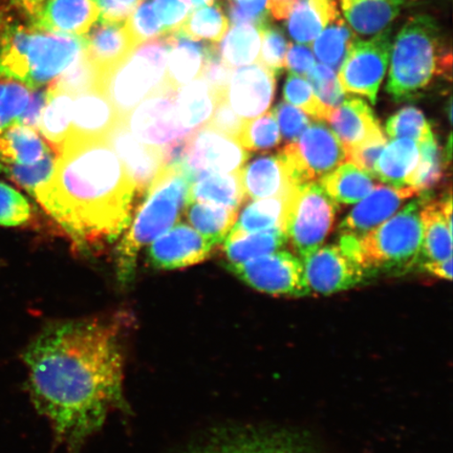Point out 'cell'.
Segmentation results:
<instances>
[{"label": "cell", "mask_w": 453, "mask_h": 453, "mask_svg": "<svg viewBox=\"0 0 453 453\" xmlns=\"http://www.w3.org/2000/svg\"><path fill=\"white\" fill-rule=\"evenodd\" d=\"M164 35L177 33L191 12L190 0H152Z\"/></svg>", "instance_id": "cell-53"}, {"label": "cell", "mask_w": 453, "mask_h": 453, "mask_svg": "<svg viewBox=\"0 0 453 453\" xmlns=\"http://www.w3.org/2000/svg\"><path fill=\"white\" fill-rule=\"evenodd\" d=\"M115 107L104 90L95 88L73 100V118L67 138L105 139L120 122Z\"/></svg>", "instance_id": "cell-23"}, {"label": "cell", "mask_w": 453, "mask_h": 453, "mask_svg": "<svg viewBox=\"0 0 453 453\" xmlns=\"http://www.w3.org/2000/svg\"><path fill=\"white\" fill-rule=\"evenodd\" d=\"M290 195L262 198V200H255L249 203L243 209L237 223L232 226L228 235L257 234V232L274 229L283 230L288 200Z\"/></svg>", "instance_id": "cell-34"}, {"label": "cell", "mask_w": 453, "mask_h": 453, "mask_svg": "<svg viewBox=\"0 0 453 453\" xmlns=\"http://www.w3.org/2000/svg\"><path fill=\"white\" fill-rule=\"evenodd\" d=\"M184 164H169L151 183L127 234L118 247V277L122 283L133 280L141 248L154 242L182 217L188 205L189 189L194 182Z\"/></svg>", "instance_id": "cell-5"}, {"label": "cell", "mask_w": 453, "mask_h": 453, "mask_svg": "<svg viewBox=\"0 0 453 453\" xmlns=\"http://www.w3.org/2000/svg\"><path fill=\"white\" fill-rule=\"evenodd\" d=\"M315 65L314 54L307 45L288 44L285 59V67L288 72L305 76Z\"/></svg>", "instance_id": "cell-58"}, {"label": "cell", "mask_w": 453, "mask_h": 453, "mask_svg": "<svg viewBox=\"0 0 453 453\" xmlns=\"http://www.w3.org/2000/svg\"><path fill=\"white\" fill-rule=\"evenodd\" d=\"M229 17L222 5L213 4L195 9L179 31L196 42L219 43L229 30Z\"/></svg>", "instance_id": "cell-40"}, {"label": "cell", "mask_w": 453, "mask_h": 453, "mask_svg": "<svg viewBox=\"0 0 453 453\" xmlns=\"http://www.w3.org/2000/svg\"><path fill=\"white\" fill-rule=\"evenodd\" d=\"M421 269L428 272L429 274L440 277V279L451 280L452 279V258L438 264L425 265Z\"/></svg>", "instance_id": "cell-62"}, {"label": "cell", "mask_w": 453, "mask_h": 453, "mask_svg": "<svg viewBox=\"0 0 453 453\" xmlns=\"http://www.w3.org/2000/svg\"><path fill=\"white\" fill-rule=\"evenodd\" d=\"M132 326L126 311L56 321L22 354L33 403L69 453L77 452L111 411L127 410L124 344Z\"/></svg>", "instance_id": "cell-1"}, {"label": "cell", "mask_w": 453, "mask_h": 453, "mask_svg": "<svg viewBox=\"0 0 453 453\" xmlns=\"http://www.w3.org/2000/svg\"><path fill=\"white\" fill-rule=\"evenodd\" d=\"M191 7L194 9L205 7L215 3V0H190Z\"/></svg>", "instance_id": "cell-64"}, {"label": "cell", "mask_w": 453, "mask_h": 453, "mask_svg": "<svg viewBox=\"0 0 453 453\" xmlns=\"http://www.w3.org/2000/svg\"><path fill=\"white\" fill-rule=\"evenodd\" d=\"M32 196L79 247L93 248L127 228L137 192L105 139L66 138L52 177Z\"/></svg>", "instance_id": "cell-2"}, {"label": "cell", "mask_w": 453, "mask_h": 453, "mask_svg": "<svg viewBox=\"0 0 453 453\" xmlns=\"http://www.w3.org/2000/svg\"><path fill=\"white\" fill-rule=\"evenodd\" d=\"M389 59L387 90L398 102L451 73L449 44L439 22L429 15L413 16L406 22L395 39Z\"/></svg>", "instance_id": "cell-4"}, {"label": "cell", "mask_w": 453, "mask_h": 453, "mask_svg": "<svg viewBox=\"0 0 453 453\" xmlns=\"http://www.w3.org/2000/svg\"><path fill=\"white\" fill-rule=\"evenodd\" d=\"M143 0H97L99 19L106 21H124Z\"/></svg>", "instance_id": "cell-59"}, {"label": "cell", "mask_w": 453, "mask_h": 453, "mask_svg": "<svg viewBox=\"0 0 453 453\" xmlns=\"http://www.w3.org/2000/svg\"><path fill=\"white\" fill-rule=\"evenodd\" d=\"M272 112L279 124L280 134L290 143L296 142L310 127V118L302 110L287 102H280Z\"/></svg>", "instance_id": "cell-54"}, {"label": "cell", "mask_w": 453, "mask_h": 453, "mask_svg": "<svg viewBox=\"0 0 453 453\" xmlns=\"http://www.w3.org/2000/svg\"><path fill=\"white\" fill-rule=\"evenodd\" d=\"M418 146L420 157H418V166L407 182V186H411L423 194L440 183L443 178L445 161L441 158L434 134H429L426 139L418 143Z\"/></svg>", "instance_id": "cell-41"}, {"label": "cell", "mask_w": 453, "mask_h": 453, "mask_svg": "<svg viewBox=\"0 0 453 453\" xmlns=\"http://www.w3.org/2000/svg\"><path fill=\"white\" fill-rule=\"evenodd\" d=\"M170 36L139 45L122 64L102 79L100 87L124 122L142 101L168 88L165 84Z\"/></svg>", "instance_id": "cell-7"}, {"label": "cell", "mask_w": 453, "mask_h": 453, "mask_svg": "<svg viewBox=\"0 0 453 453\" xmlns=\"http://www.w3.org/2000/svg\"><path fill=\"white\" fill-rule=\"evenodd\" d=\"M280 152L297 185L319 180L348 160L342 142L322 121L310 124Z\"/></svg>", "instance_id": "cell-9"}, {"label": "cell", "mask_w": 453, "mask_h": 453, "mask_svg": "<svg viewBox=\"0 0 453 453\" xmlns=\"http://www.w3.org/2000/svg\"><path fill=\"white\" fill-rule=\"evenodd\" d=\"M45 2L47 0H9V9L14 10L28 22L41 13Z\"/></svg>", "instance_id": "cell-60"}, {"label": "cell", "mask_w": 453, "mask_h": 453, "mask_svg": "<svg viewBox=\"0 0 453 453\" xmlns=\"http://www.w3.org/2000/svg\"><path fill=\"white\" fill-rule=\"evenodd\" d=\"M287 243V235L281 229L236 236L226 235L223 247L226 260H228L226 265L245 263L280 251Z\"/></svg>", "instance_id": "cell-35"}, {"label": "cell", "mask_w": 453, "mask_h": 453, "mask_svg": "<svg viewBox=\"0 0 453 453\" xmlns=\"http://www.w3.org/2000/svg\"><path fill=\"white\" fill-rule=\"evenodd\" d=\"M50 150L35 128L16 122L0 134V170L13 165H33Z\"/></svg>", "instance_id": "cell-28"}, {"label": "cell", "mask_w": 453, "mask_h": 453, "mask_svg": "<svg viewBox=\"0 0 453 453\" xmlns=\"http://www.w3.org/2000/svg\"><path fill=\"white\" fill-rule=\"evenodd\" d=\"M9 19V8L0 7V36L4 30L5 21Z\"/></svg>", "instance_id": "cell-63"}, {"label": "cell", "mask_w": 453, "mask_h": 453, "mask_svg": "<svg viewBox=\"0 0 453 453\" xmlns=\"http://www.w3.org/2000/svg\"><path fill=\"white\" fill-rule=\"evenodd\" d=\"M281 134L273 112L246 120L237 142L248 151L267 150L280 143Z\"/></svg>", "instance_id": "cell-43"}, {"label": "cell", "mask_w": 453, "mask_h": 453, "mask_svg": "<svg viewBox=\"0 0 453 453\" xmlns=\"http://www.w3.org/2000/svg\"><path fill=\"white\" fill-rule=\"evenodd\" d=\"M83 50L82 36L37 30L9 16L0 36V77L31 89L47 88Z\"/></svg>", "instance_id": "cell-3"}, {"label": "cell", "mask_w": 453, "mask_h": 453, "mask_svg": "<svg viewBox=\"0 0 453 453\" xmlns=\"http://www.w3.org/2000/svg\"><path fill=\"white\" fill-rule=\"evenodd\" d=\"M234 69L220 57L218 43L209 42L205 65L201 78L203 79L218 96H225Z\"/></svg>", "instance_id": "cell-52"}, {"label": "cell", "mask_w": 453, "mask_h": 453, "mask_svg": "<svg viewBox=\"0 0 453 453\" xmlns=\"http://www.w3.org/2000/svg\"><path fill=\"white\" fill-rule=\"evenodd\" d=\"M222 97L201 77L180 88L174 100L180 124L190 132L206 126Z\"/></svg>", "instance_id": "cell-31"}, {"label": "cell", "mask_w": 453, "mask_h": 453, "mask_svg": "<svg viewBox=\"0 0 453 453\" xmlns=\"http://www.w3.org/2000/svg\"><path fill=\"white\" fill-rule=\"evenodd\" d=\"M246 200L241 170L231 173H203L192 182L188 203L192 202L236 209Z\"/></svg>", "instance_id": "cell-30"}, {"label": "cell", "mask_w": 453, "mask_h": 453, "mask_svg": "<svg viewBox=\"0 0 453 453\" xmlns=\"http://www.w3.org/2000/svg\"><path fill=\"white\" fill-rule=\"evenodd\" d=\"M320 184L334 201L355 203L370 195L376 183L353 163H343L320 179Z\"/></svg>", "instance_id": "cell-36"}, {"label": "cell", "mask_w": 453, "mask_h": 453, "mask_svg": "<svg viewBox=\"0 0 453 453\" xmlns=\"http://www.w3.org/2000/svg\"><path fill=\"white\" fill-rule=\"evenodd\" d=\"M32 218L33 208L27 197L0 180V226H24Z\"/></svg>", "instance_id": "cell-51"}, {"label": "cell", "mask_w": 453, "mask_h": 453, "mask_svg": "<svg viewBox=\"0 0 453 453\" xmlns=\"http://www.w3.org/2000/svg\"><path fill=\"white\" fill-rule=\"evenodd\" d=\"M184 212L187 219L198 234L212 242L214 246L224 242L237 219L236 209L206 203H189Z\"/></svg>", "instance_id": "cell-37"}, {"label": "cell", "mask_w": 453, "mask_h": 453, "mask_svg": "<svg viewBox=\"0 0 453 453\" xmlns=\"http://www.w3.org/2000/svg\"><path fill=\"white\" fill-rule=\"evenodd\" d=\"M387 143L384 134H378L365 143L348 150V160L372 179H376V164Z\"/></svg>", "instance_id": "cell-55"}, {"label": "cell", "mask_w": 453, "mask_h": 453, "mask_svg": "<svg viewBox=\"0 0 453 453\" xmlns=\"http://www.w3.org/2000/svg\"><path fill=\"white\" fill-rule=\"evenodd\" d=\"M52 84L75 98L77 95L87 90L99 88L100 77L83 50L77 59Z\"/></svg>", "instance_id": "cell-45"}, {"label": "cell", "mask_w": 453, "mask_h": 453, "mask_svg": "<svg viewBox=\"0 0 453 453\" xmlns=\"http://www.w3.org/2000/svg\"><path fill=\"white\" fill-rule=\"evenodd\" d=\"M337 211V203L317 180L300 184L292 191L283 231L300 259L321 247L333 229Z\"/></svg>", "instance_id": "cell-8"}, {"label": "cell", "mask_w": 453, "mask_h": 453, "mask_svg": "<svg viewBox=\"0 0 453 453\" xmlns=\"http://www.w3.org/2000/svg\"><path fill=\"white\" fill-rule=\"evenodd\" d=\"M56 158L54 152L50 150L41 161L33 165H13L4 167L0 172L9 175L14 183L32 195L39 187L48 182L52 177Z\"/></svg>", "instance_id": "cell-48"}, {"label": "cell", "mask_w": 453, "mask_h": 453, "mask_svg": "<svg viewBox=\"0 0 453 453\" xmlns=\"http://www.w3.org/2000/svg\"><path fill=\"white\" fill-rule=\"evenodd\" d=\"M420 152L415 141L393 139L384 147L376 164V179L395 188L407 186L415 172Z\"/></svg>", "instance_id": "cell-32"}, {"label": "cell", "mask_w": 453, "mask_h": 453, "mask_svg": "<svg viewBox=\"0 0 453 453\" xmlns=\"http://www.w3.org/2000/svg\"><path fill=\"white\" fill-rule=\"evenodd\" d=\"M356 35L342 15L328 22L313 42V52L322 65L339 71Z\"/></svg>", "instance_id": "cell-39"}, {"label": "cell", "mask_w": 453, "mask_h": 453, "mask_svg": "<svg viewBox=\"0 0 453 453\" xmlns=\"http://www.w3.org/2000/svg\"><path fill=\"white\" fill-rule=\"evenodd\" d=\"M249 157L250 154L239 142L203 126L190 134L184 165L196 179L203 173L240 172Z\"/></svg>", "instance_id": "cell-14"}, {"label": "cell", "mask_w": 453, "mask_h": 453, "mask_svg": "<svg viewBox=\"0 0 453 453\" xmlns=\"http://www.w3.org/2000/svg\"><path fill=\"white\" fill-rule=\"evenodd\" d=\"M214 247L196 230L180 223L152 243L147 257L154 268L182 269L206 260Z\"/></svg>", "instance_id": "cell-18"}, {"label": "cell", "mask_w": 453, "mask_h": 453, "mask_svg": "<svg viewBox=\"0 0 453 453\" xmlns=\"http://www.w3.org/2000/svg\"><path fill=\"white\" fill-rule=\"evenodd\" d=\"M326 121L345 150L383 134L370 105L359 98L344 99L331 111Z\"/></svg>", "instance_id": "cell-25"}, {"label": "cell", "mask_w": 453, "mask_h": 453, "mask_svg": "<svg viewBox=\"0 0 453 453\" xmlns=\"http://www.w3.org/2000/svg\"><path fill=\"white\" fill-rule=\"evenodd\" d=\"M423 242L418 267L452 258L451 195L440 201L424 203L421 208Z\"/></svg>", "instance_id": "cell-22"}, {"label": "cell", "mask_w": 453, "mask_h": 453, "mask_svg": "<svg viewBox=\"0 0 453 453\" xmlns=\"http://www.w3.org/2000/svg\"><path fill=\"white\" fill-rule=\"evenodd\" d=\"M259 27L262 33V44H260L258 62L275 76H279L285 69L286 54L290 43L288 42L280 28L272 25L270 21Z\"/></svg>", "instance_id": "cell-47"}, {"label": "cell", "mask_w": 453, "mask_h": 453, "mask_svg": "<svg viewBox=\"0 0 453 453\" xmlns=\"http://www.w3.org/2000/svg\"><path fill=\"white\" fill-rule=\"evenodd\" d=\"M82 37L84 53L97 71L100 82L138 48L126 20L106 21L99 19Z\"/></svg>", "instance_id": "cell-19"}, {"label": "cell", "mask_w": 453, "mask_h": 453, "mask_svg": "<svg viewBox=\"0 0 453 453\" xmlns=\"http://www.w3.org/2000/svg\"><path fill=\"white\" fill-rule=\"evenodd\" d=\"M317 98L332 111L345 99L335 71L325 65H315L305 75Z\"/></svg>", "instance_id": "cell-49"}, {"label": "cell", "mask_w": 453, "mask_h": 453, "mask_svg": "<svg viewBox=\"0 0 453 453\" xmlns=\"http://www.w3.org/2000/svg\"><path fill=\"white\" fill-rule=\"evenodd\" d=\"M126 24L138 47L142 43L165 36L152 0H143L137 5L127 17Z\"/></svg>", "instance_id": "cell-50"}, {"label": "cell", "mask_w": 453, "mask_h": 453, "mask_svg": "<svg viewBox=\"0 0 453 453\" xmlns=\"http://www.w3.org/2000/svg\"><path fill=\"white\" fill-rule=\"evenodd\" d=\"M229 17L234 25L254 24L258 27L268 22V0H228Z\"/></svg>", "instance_id": "cell-56"}, {"label": "cell", "mask_w": 453, "mask_h": 453, "mask_svg": "<svg viewBox=\"0 0 453 453\" xmlns=\"http://www.w3.org/2000/svg\"><path fill=\"white\" fill-rule=\"evenodd\" d=\"M47 90L48 101L39 121L38 129L52 146L56 154H59L70 133L73 97L65 90L57 88L52 83L48 85Z\"/></svg>", "instance_id": "cell-33"}, {"label": "cell", "mask_w": 453, "mask_h": 453, "mask_svg": "<svg viewBox=\"0 0 453 453\" xmlns=\"http://www.w3.org/2000/svg\"><path fill=\"white\" fill-rule=\"evenodd\" d=\"M425 194L360 239L340 235L339 245L361 265L367 277L403 274L418 265L423 242L421 208L429 198Z\"/></svg>", "instance_id": "cell-6"}, {"label": "cell", "mask_w": 453, "mask_h": 453, "mask_svg": "<svg viewBox=\"0 0 453 453\" xmlns=\"http://www.w3.org/2000/svg\"><path fill=\"white\" fill-rule=\"evenodd\" d=\"M177 90L163 88L142 101L124 123L135 138L145 144L164 147L190 134L178 117L174 96Z\"/></svg>", "instance_id": "cell-13"}, {"label": "cell", "mask_w": 453, "mask_h": 453, "mask_svg": "<svg viewBox=\"0 0 453 453\" xmlns=\"http://www.w3.org/2000/svg\"><path fill=\"white\" fill-rule=\"evenodd\" d=\"M99 17L97 0H48L28 24L37 30L81 37Z\"/></svg>", "instance_id": "cell-21"}, {"label": "cell", "mask_w": 453, "mask_h": 453, "mask_svg": "<svg viewBox=\"0 0 453 453\" xmlns=\"http://www.w3.org/2000/svg\"><path fill=\"white\" fill-rule=\"evenodd\" d=\"M185 453H317L302 435L281 429L241 428L212 435Z\"/></svg>", "instance_id": "cell-12"}, {"label": "cell", "mask_w": 453, "mask_h": 453, "mask_svg": "<svg viewBox=\"0 0 453 453\" xmlns=\"http://www.w3.org/2000/svg\"><path fill=\"white\" fill-rule=\"evenodd\" d=\"M225 267L254 290L268 296L303 297L311 294L303 260L288 251H276Z\"/></svg>", "instance_id": "cell-10"}, {"label": "cell", "mask_w": 453, "mask_h": 453, "mask_svg": "<svg viewBox=\"0 0 453 453\" xmlns=\"http://www.w3.org/2000/svg\"><path fill=\"white\" fill-rule=\"evenodd\" d=\"M296 0H268L270 14L277 20L286 19Z\"/></svg>", "instance_id": "cell-61"}, {"label": "cell", "mask_w": 453, "mask_h": 453, "mask_svg": "<svg viewBox=\"0 0 453 453\" xmlns=\"http://www.w3.org/2000/svg\"><path fill=\"white\" fill-rule=\"evenodd\" d=\"M392 50V30L379 32L370 41L355 38L339 69L338 81L345 93L365 96L376 104Z\"/></svg>", "instance_id": "cell-11"}, {"label": "cell", "mask_w": 453, "mask_h": 453, "mask_svg": "<svg viewBox=\"0 0 453 453\" xmlns=\"http://www.w3.org/2000/svg\"><path fill=\"white\" fill-rule=\"evenodd\" d=\"M283 97L287 104L307 112L316 121H326L330 117L331 111L316 97L313 88L303 76L290 73L283 87Z\"/></svg>", "instance_id": "cell-44"}, {"label": "cell", "mask_w": 453, "mask_h": 453, "mask_svg": "<svg viewBox=\"0 0 453 453\" xmlns=\"http://www.w3.org/2000/svg\"><path fill=\"white\" fill-rule=\"evenodd\" d=\"M302 260L311 294L331 296L348 291L367 277L361 265L340 245L319 247Z\"/></svg>", "instance_id": "cell-15"}, {"label": "cell", "mask_w": 453, "mask_h": 453, "mask_svg": "<svg viewBox=\"0 0 453 453\" xmlns=\"http://www.w3.org/2000/svg\"><path fill=\"white\" fill-rule=\"evenodd\" d=\"M33 90L13 79L0 77V134L12 124L20 122Z\"/></svg>", "instance_id": "cell-42"}, {"label": "cell", "mask_w": 453, "mask_h": 453, "mask_svg": "<svg viewBox=\"0 0 453 453\" xmlns=\"http://www.w3.org/2000/svg\"><path fill=\"white\" fill-rule=\"evenodd\" d=\"M262 33L254 24L234 25L219 47L220 57L232 69L258 62Z\"/></svg>", "instance_id": "cell-38"}, {"label": "cell", "mask_w": 453, "mask_h": 453, "mask_svg": "<svg viewBox=\"0 0 453 453\" xmlns=\"http://www.w3.org/2000/svg\"><path fill=\"white\" fill-rule=\"evenodd\" d=\"M105 140L126 166L137 195H145L158 173L165 166L162 147L143 143L130 133L123 121L111 130Z\"/></svg>", "instance_id": "cell-17"}, {"label": "cell", "mask_w": 453, "mask_h": 453, "mask_svg": "<svg viewBox=\"0 0 453 453\" xmlns=\"http://www.w3.org/2000/svg\"><path fill=\"white\" fill-rule=\"evenodd\" d=\"M246 197L252 200L286 196L298 185L280 152L257 158L241 170Z\"/></svg>", "instance_id": "cell-24"}, {"label": "cell", "mask_w": 453, "mask_h": 453, "mask_svg": "<svg viewBox=\"0 0 453 453\" xmlns=\"http://www.w3.org/2000/svg\"><path fill=\"white\" fill-rule=\"evenodd\" d=\"M406 0H340L349 25L361 35H373L392 24Z\"/></svg>", "instance_id": "cell-29"}, {"label": "cell", "mask_w": 453, "mask_h": 453, "mask_svg": "<svg viewBox=\"0 0 453 453\" xmlns=\"http://www.w3.org/2000/svg\"><path fill=\"white\" fill-rule=\"evenodd\" d=\"M276 76L267 67L255 62L232 72L226 98L237 115L245 120L267 112L274 100Z\"/></svg>", "instance_id": "cell-16"}, {"label": "cell", "mask_w": 453, "mask_h": 453, "mask_svg": "<svg viewBox=\"0 0 453 453\" xmlns=\"http://www.w3.org/2000/svg\"><path fill=\"white\" fill-rule=\"evenodd\" d=\"M387 133L390 139L407 138L417 144L433 134L423 112L412 106L404 107L388 119Z\"/></svg>", "instance_id": "cell-46"}, {"label": "cell", "mask_w": 453, "mask_h": 453, "mask_svg": "<svg viewBox=\"0 0 453 453\" xmlns=\"http://www.w3.org/2000/svg\"><path fill=\"white\" fill-rule=\"evenodd\" d=\"M340 14L336 0H296L287 17V30L293 41L310 45Z\"/></svg>", "instance_id": "cell-27"}, {"label": "cell", "mask_w": 453, "mask_h": 453, "mask_svg": "<svg viewBox=\"0 0 453 453\" xmlns=\"http://www.w3.org/2000/svg\"><path fill=\"white\" fill-rule=\"evenodd\" d=\"M245 123V119L241 118L231 109L226 96H224L219 100L213 115L206 126L237 141Z\"/></svg>", "instance_id": "cell-57"}, {"label": "cell", "mask_w": 453, "mask_h": 453, "mask_svg": "<svg viewBox=\"0 0 453 453\" xmlns=\"http://www.w3.org/2000/svg\"><path fill=\"white\" fill-rule=\"evenodd\" d=\"M420 195L411 186L395 188L392 186L376 185L371 194L361 200L340 224V235L360 239L398 211L404 201Z\"/></svg>", "instance_id": "cell-20"}, {"label": "cell", "mask_w": 453, "mask_h": 453, "mask_svg": "<svg viewBox=\"0 0 453 453\" xmlns=\"http://www.w3.org/2000/svg\"><path fill=\"white\" fill-rule=\"evenodd\" d=\"M165 84L177 90L200 78L205 65L209 42H196L180 34H170Z\"/></svg>", "instance_id": "cell-26"}]
</instances>
